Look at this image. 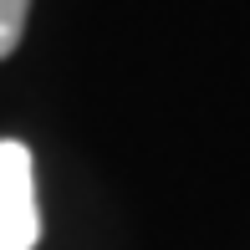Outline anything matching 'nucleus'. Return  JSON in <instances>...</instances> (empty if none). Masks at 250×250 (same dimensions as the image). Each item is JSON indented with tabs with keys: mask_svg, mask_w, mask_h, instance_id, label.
<instances>
[{
	"mask_svg": "<svg viewBox=\"0 0 250 250\" xmlns=\"http://www.w3.org/2000/svg\"><path fill=\"white\" fill-rule=\"evenodd\" d=\"M36 240H41V209L31 148L5 138L0 143V250H31Z\"/></svg>",
	"mask_w": 250,
	"mask_h": 250,
	"instance_id": "nucleus-1",
	"label": "nucleus"
},
{
	"mask_svg": "<svg viewBox=\"0 0 250 250\" xmlns=\"http://www.w3.org/2000/svg\"><path fill=\"white\" fill-rule=\"evenodd\" d=\"M26 10H31V0H0V56H10V51L21 46Z\"/></svg>",
	"mask_w": 250,
	"mask_h": 250,
	"instance_id": "nucleus-2",
	"label": "nucleus"
}]
</instances>
